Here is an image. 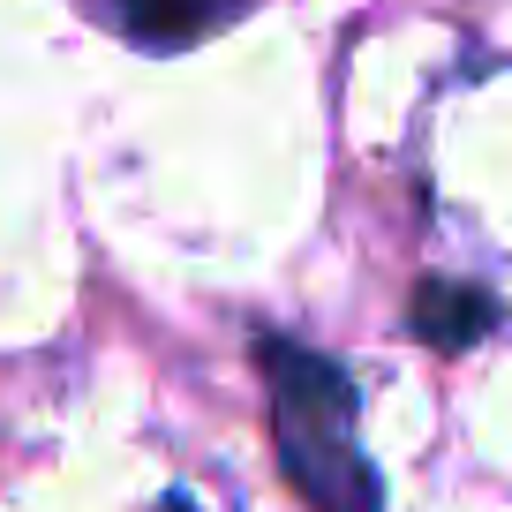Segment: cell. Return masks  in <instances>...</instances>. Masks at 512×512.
Masks as SVG:
<instances>
[{
    "label": "cell",
    "mask_w": 512,
    "mask_h": 512,
    "mask_svg": "<svg viewBox=\"0 0 512 512\" xmlns=\"http://www.w3.org/2000/svg\"><path fill=\"white\" fill-rule=\"evenodd\" d=\"M256 362H264V384H272L279 460H287V482L309 497V512H384V482L354 445L362 400H354L347 369L279 332H256Z\"/></svg>",
    "instance_id": "cell-1"
},
{
    "label": "cell",
    "mask_w": 512,
    "mask_h": 512,
    "mask_svg": "<svg viewBox=\"0 0 512 512\" xmlns=\"http://www.w3.org/2000/svg\"><path fill=\"white\" fill-rule=\"evenodd\" d=\"M497 317H505V309H497V294L467 287V279H422L415 302H407V324H415V339H430V347H445V354L475 347V339L490 332Z\"/></svg>",
    "instance_id": "cell-2"
},
{
    "label": "cell",
    "mask_w": 512,
    "mask_h": 512,
    "mask_svg": "<svg viewBox=\"0 0 512 512\" xmlns=\"http://www.w3.org/2000/svg\"><path fill=\"white\" fill-rule=\"evenodd\" d=\"M241 8H249V0H113L121 31L136 38V46H151V53H181V46H196V38L226 31Z\"/></svg>",
    "instance_id": "cell-3"
},
{
    "label": "cell",
    "mask_w": 512,
    "mask_h": 512,
    "mask_svg": "<svg viewBox=\"0 0 512 512\" xmlns=\"http://www.w3.org/2000/svg\"><path fill=\"white\" fill-rule=\"evenodd\" d=\"M159 512H196V497H166V505Z\"/></svg>",
    "instance_id": "cell-4"
}]
</instances>
